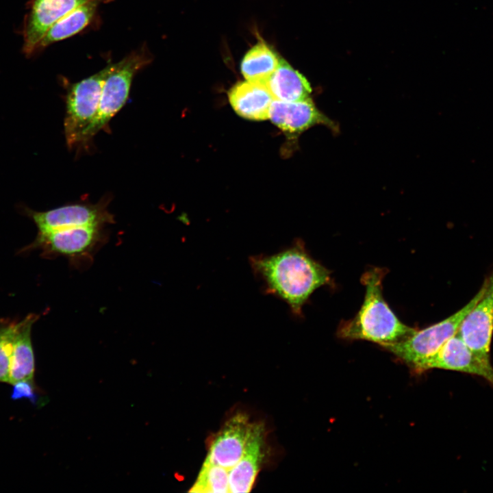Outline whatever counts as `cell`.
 I'll return each instance as SVG.
<instances>
[{
	"instance_id": "cell-14",
	"label": "cell",
	"mask_w": 493,
	"mask_h": 493,
	"mask_svg": "<svg viewBox=\"0 0 493 493\" xmlns=\"http://www.w3.org/2000/svg\"><path fill=\"white\" fill-rule=\"evenodd\" d=\"M228 97L239 116L252 121L268 119L274 100L266 84L246 80L236 84L229 90Z\"/></svg>"
},
{
	"instance_id": "cell-21",
	"label": "cell",
	"mask_w": 493,
	"mask_h": 493,
	"mask_svg": "<svg viewBox=\"0 0 493 493\" xmlns=\"http://www.w3.org/2000/svg\"><path fill=\"white\" fill-rule=\"evenodd\" d=\"M11 394L12 400L27 399L34 405L38 404L39 394L34 379L23 380L14 383Z\"/></svg>"
},
{
	"instance_id": "cell-2",
	"label": "cell",
	"mask_w": 493,
	"mask_h": 493,
	"mask_svg": "<svg viewBox=\"0 0 493 493\" xmlns=\"http://www.w3.org/2000/svg\"><path fill=\"white\" fill-rule=\"evenodd\" d=\"M383 269L373 268L362 277L366 287L363 304L356 316L342 323L338 336L349 340H365L381 345L406 338L416 330L403 324L383 299Z\"/></svg>"
},
{
	"instance_id": "cell-9",
	"label": "cell",
	"mask_w": 493,
	"mask_h": 493,
	"mask_svg": "<svg viewBox=\"0 0 493 493\" xmlns=\"http://www.w3.org/2000/svg\"><path fill=\"white\" fill-rule=\"evenodd\" d=\"M268 118L286 135L294 138L317 125H325L333 134L340 131L338 125L322 113L310 97L294 102L273 100Z\"/></svg>"
},
{
	"instance_id": "cell-4",
	"label": "cell",
	"mask_w": 493,
	"mask_h": 493,
	"mask_svg": "<svg viewBox=\"0 0 493 493\" xmlns=\"http://www.w3.org/2000/svg\"><path fill=\"white\" fill-rule=\"evenodd\" d=\"M485 281L477 294L461 309L447 318L398 342L383 345L384 348L416 369L458 331L459 325L483 295Z\"/></svg>"
},
{
	"instance_id": "cell-1",
	"label": "cell",
	"mask_w": 493,
	"mask_h": 493,
	"mask_svg": "<svg viewBox=\"0 0 493 493\" xmlns=\"http://www.w3.org/2000/svg\"><path fill=\"white\" fill-rule=\"evenodd\" d=\"M249 260L263 292L284 301L296 318L302 316L312 293L330 281L329 271L310 256L301 239L274 254L253 255Z\"/></svg>"
},
{
	"instance_id": "cell-20",
	"label": "cell",
	"mask_w": 493,
	"mask_h": 493,
	"mask_svg": "<svg viewBox=\"0 0 493 493\" xmlns=\"http://www.w3.org/2000/svg\"><path fill=\"white\" fill-rule=\"evenodd\" d=\"M18 326L19 322L0 326V382L9 383L10 362Z\"/></svg>"
},
{
	"instance_id": "cell-18",
	"label": "cell",
	"mask_w": 493,
	"mask_h": 493,
	"mask_svg": "<svg viewBox=\"0 0 493 493\" xmlns=\"http://www.w3.org/2000/svg\"><path fill=\"white\" fill-rule=\"evenodd\" d=\"M280 59L264 41H259L242 58L241 73L246 81L266 84L277 68Z\"/></svg>"
},
{
	"instance_id": "cell-12",
	"label": "cell",
	"mask_w": 493,
	"mask_h": 493,
	"mask_svg": "<svg viewBox=\"0 0 493 493\" xmlns=\"http://www.w3.org/2000/svg\"><path fill=\"white\" fill-rule=\"evenodd\" d=\"M251 425L244 413L231 417L213 440L206 458L227 469L233 467L242 455Z\"/></svg>"
},
{
	"instance_id": "cell-8",
	"label": "cell",
	"mask_w": 493,
	"mask_h": 493,
	"mask_svg": "<svg viewBox=\"0 0 493 493\" xmlns=\"http://www.w3.org/2000/svg\"><path fill=\"white\" fill-rule=\"evenodd\" d=\"M430 368H442L473 374L481 376L493 383V368L490 358L481 357L471 351L457 332L415 370L420 372Z\"/></svg>"
},
{
	"instance_id": "cell-10",
	"label": "cell",
	"mask_w": 493,
	"mask_h": 493,
	"mask_svg": "<svg viewBox=\"0 0 493 493\" xmlns=\"http://www.w3.org/2000/svg\"><path fill=\"white\" fill-rule=\"evenodd\" d=\"M493 331V272L484 292L462 321L457 333L475 353L489 358Z\"/></svg>"
},
{
	"instance_id": "cell-7",
	"label": "cell",
	"mask_w": 493,
	"mask_h": 493,
	"mask_svg": "<svg viewBox=\"0 0 493 493\" xmlns=\"http://www.w3.org/2000/svg\"><path fill=\"white\" fill-rule=\"evenodd\" d=\"M29 214L39 233L79 227H105L114 223L105 202L71 204L46 212L31 211Z\"/></svg>"
},
{
	"instance_id": "cell-17",
	"label": "cell",
	"mask_w": 493,
	"mask_h": 493,
	"mask_svg": "<svg viewBox=\"0 0 493 493\" xmlns=\"http://www.w3.org/2000/svg\"><path fill=\"white\" fill-rule=\"evenodd\" d=\"M104 1L103 0L87 1L62 16L46 32L38 44L37 51L81 31L91 22L98 5Z\"/></svg>"
},
{
	"instance_id": "cell-19",
	"label": "cell",
	"mask_w": 493,
	"mask_h": 493,
	"mask_svg": "<svg viewBox=\"0 0 493 493\" xmlns=\"http://www.w3.org/2000/svg\"><path fill=\"white\" fill-rule=\"evenodd\" d=\"M227 469L205 458L197 479L189 492L197 493H228L229 491Z\"/></svg>"
},
{
	"instance_id": "cell-16",
	"label": "cell",
	"mask_w": 493,
	"mask_h": 493,
	"mask_svg": "<svg viewBox=\"0 0 493 493\" xmlns=\"http://www.w3.org/2000/svg\"><path fill=\"white\" fill-rule=\"evenodd\" d=\"M266 85L274 100L281 101L304 100L309 98L312 92V88L305 77L283 60H280Z\"/></svg>"
},
{
	"instance_id": "cell-3",
	"label": "cell",
	"mask_w": 493,
	"mask_h": 493,
	"mask_svg": "<svg viewBox=\"0 0 493 493\" xmlns=\"http://www.w3.org/2000/svg\"><path fill=\"white\" fill-rule=\"evenodd\" d=\"M151 61L147 51L140 49L111 64L103 84L97 113L84 131L80 144L86 143L103 129L123 108L127 100L134 76Z\"/></svg>"
},
{
	"instance_id": "cell-13",
	"label": "cell",
	"mask_w": 493,
	"mask_h": 493,
	"mask_svg": "<svg viewBox=\"0 0 493 493\" xmlns=\"http://www.w3.org/2000/svg\"><path fill=\"white\" fill-rule=\"evenodd\" d=\"M264 427L262 422L251 423L242 455L229 472L231 493L249 492L255 483L264 457Z\"/></svg>"
},
{
	"instance_id": "cell-6",
	"label": "cell",
	"mask_w": 493,
	"mask_h": 493,
	"mask_svg": "<svg viewBox=\"0 0 493 493\" xmlns=\"http://www.w3.org/2000/svg\"><path fill=\"white\" fill-rule=\"evenodd\" d=\"M111 64L79 82L71 85L66 99L64 132L66 143L73 147L81 143L84 131L98 111L101 90Z\"/></svg>"
},
{
	"instance_id": "cell-5",
	"label": "cell",
	"mask_w": 493,
	"mask_h": 493,
	"mask_svg": "<svg viewBox=\"0 0 493 493\" xmlns=\"http://www.w3.org/2000/svg\"><path fill=\"white\" fill-rule=\"evenodd\" d=\"M104 227H79L38 233L34 246L47 256H62L77 268L87 267L108 240Z\"/></svg>"
},
{
	"instance_id": "cell-11",
	"label": "cell",
	"mask_w": 493,
	"mask_h": 493,
	"mask_svg": "<svg viewBox=\"0 0 493 493\" xmlns=\"http://www.w3.org/2000/svg\"><path fill=\"white\" fill-rule=\"evenodd\" d=\"M89 1L91 0H30L23 25L24 53L29 56L37 51L40 40L56 21Z\"/></svg>"
},
{
	"instance_id": "cell-15",
	"label": "cell",
	"mask_w": 493,
	"mask_h": 493,
	"mask_svg": "<svg viewBox=\"0 0 493 493\" xmlns=\"http://www.w3.org/2000/svg\"><path fill=\"white\" fill-rule=\"evenodd\" d=\"M38 316L30 314L19 322L10 367L9 383L34 379L35 358L31 340L33 324Z\"/></svg>"
}]
</instances>
